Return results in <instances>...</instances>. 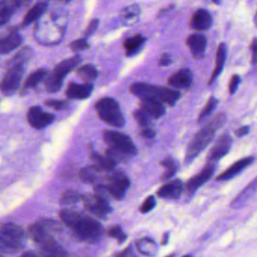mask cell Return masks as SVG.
Returning a JSON list of instances; mask_svg holds the SVG:
<instances>
[{
  "label": "cell",
  "instance_id": "cell-3",
  "mask_svg": "<svg viewBox=\"0 0 257 257\" xmlns=\"http://www.w3.org/2000/svg\"><path fill=\"white\" fill-rule=\"evenodd\" d=\"M225 121V114L220 112L212 117L209 122L204 125L193 138L188 146L186 154V162L191 163L213 140L215 132L222 126Z\"/></svg>",
  "mask_w": 257,
  "mask_h": 257
},
{
  "label": "cell",
  "instance_id": "cell-39",
  "mask_svg": "<svg viewBox=\"0 0 257 257\" xmlns=\"http://www.w3.org/2000/svg\"><path fill=\"white\" fill-rule=\"evenodd\" d=\"M156 206V200L154 196H149L147 197L144 202L142 203V205L140 206V212L143 214H147L149 212H151Z\"/></svg>",
  "mask_w": 257,
  "mask_h": 257
},
{
  "label": "cell",
  "instance_id": "cell-45",
  "mask_svg": "<svg viewBox=\"0 0 257 257\" xmlns=\"http://www.w3.org/2000/svg\"><path fill=\"white\" fill-rule=\"evenodd\" d=\"M114 257H136V253L132 246H127L125 249L115 254Z\"/></svg>",
  "mask_w": 257,
  "mask_h": 257
},
{
  "label": "cell",
  "instance_id": "cell-48",
  "mask_svg": "<svg viewBox=\"0 0 257 257\" xmlns=\"http://www.w3.org/2000/svg\"><path fill=\"white\" fill-rule=\"evenodd\" d=\"M248 132H249V127L248 126H241V127L236 130L235 134H236L237 137L240 138V137H244L245 135H247Z\"/></svg>",
  "mask_w": 257,
  "mask_h": 257
},
{
  "label": "cell",
  "instance_id": "cell-30",
  "mask_svg": "<svg viewBox=\"0 0 257 257\" xmlns=\"http://www.w3.org/2000/svg\"><path fill=\"white\" fill-rule=\"evenodd\" d=\"M76 74L82 81H84V83L91 84L96 79L98 72L94 67V65L84 64L76 69Z\"/></svg>",
  "mask_w": 257,
  "mask_h": 257
},
{
  "label": "cell",
  "instance_id": "cell-46",
  "mask_svg": "<svg viewBox=\"0 0 257 257\" xmlns=\"http://www.w3.org/2000/svg\"><path fill=\"white\" fill-rule=\"evenodd\" d=\"M97 26H98V19H93V20L88 24V26H87V28H86V30H85V32H84V36L87 37V36H89L90 34H92V33L96 30Z\"/></svg>",
  "mask_w": 257,
  "mask_h": 257
},
{
  "label": "cell",
  "instance_id": "cell-53",
  "mask_svg": "<svg viewBox=\"0 0 257 257\" xmlns=\"http://www.w3.org/2000/svg\"><path fill=\"white\" fill-rule=\"evenodd\" d=\"M56 1H59V2H62V3H67V2H69L70 0H56Z\"/></svg>",
  "mask_w": 257,
  "mask_h": 257
},
{
  "label": "cell",
  "instance_id": "cell-11",
  "mask_svg": "<svg viewBox=\"0 0 257 257\" xmlns=\"http://www.w3.org/2000/svg\"><path fill=\"white\" fill-rule=\"evenodd\" d=\"M214 173H215V164L208 163L200 173H198L197 175L192 177L187 182L186 187H185L187 195L193 196L195 194V192L202 185H204L207 181H209L211 179V177L214 175Z\"/></svg>",
  "mask_w": 257,
  "mask_h": 257
},
{
  "label": "cell",
  "instance_id": "cell-41",
  "mask_svg": "<svg viewBox=\"0 0 257 257\" xmlns=\"http://www.w3.org/2000/svg\"><path fill=\"white\" fill-rule=\"evenodd\" d=\"M45 105L59 110L66 108L69 105V102L62 99H47L45 100Z\"/></svg>",
  "mask_w": 257,
  "mask_h": 257
},
{
  "label": "cell",
  "instance_id": "cell-4",
  "mask_svg": "<svg viewBox=\"0 0 257 257\" xmlns=\"http://www.w3.org/2000/svg\"><path fill=\"white\" fill-rule=\"evenodd\" d=\"M130 90L133 94L142 98H151L166 103L170 106L176 104L180 98V92L176 89L168 88L164 86H157L144 82H135L130 86Z\"/></svg>",
  "mask_w": 257,
  "mask_h": 257
},
{
  "label": "cell",
  "instance_id": "cell-43",
  "mask_svg": "<svg viewBox=\"0 0 257 257\" xmlns=\"http://www.w3.org/2000/svg\"><path fill=\"white\" fill-rule=\"evenodd\" d=\"M239 82H240V76L238 74L232 75V77L230 79V82H229V92H230V94H233L236 91Z\"/></svg>",
  "mask_w": 257,
  "mask_h": 257
},
{
  "label": "cell",
  "instance_id": "cell-25",
  "mask_svg": "<svg viewBox=\"0 0 257 257\" xmlns=\"http://www.w3.org/2000/svg\"><path fill=\"white\" fill-rule=\"evenodd\" d=\"M226 45L224 43H220L219 46L217 47V51H216V59H215V66H214V70L211 74V77L208 81L209 84H212L214 82V80L218 77V75L221 73L224 63H225V59H226Z\"/></svg>",
  "mask_w": 257,
  "mask_h": 257
},
{
  "label": "cell",
  "instance_id": "cell-23",
  "mask_svg": "<svg viewBox=\"0 0 257 257\" xmlns=\"http://www.w3.org/2000/svg\"><path fill=\"white\" fill-rule=\"evenodd\" d=\"M47 6H48V3L46 0H41V1H38L37 3H35L24 15L22 25L27 26V25L31 24L32 22L38 20L43 15V13L46 11Z\"/></svg>",
  "mask_w": 257,
  "mask_h": 257
},
{
  "label": "cell",
  "instance_id": "cell-55",
  "mask_svg": "<svg viewBox=\"0 0 257 257\" xmlns=\"http://www.w3.org/2000/svg\"><path fill=\"white\" fill-rule=\"evenodd\" d=\"M166 257H175V254H170V255H168Z\"/></svg>",
  "mask_w": 257,
  "mask_h": 257
},
{
  "label": "cell",
  "instance_id": "cell-44",
  "mask_svg": "<svg viewBox=\"0 0 257 257\" xmlns=\"http://www.w3.org/2000/svg\"><path fill=\"white\" fill-rule=\"evenodd\" d=\"M140 135L142 136V138L149 140V139L154 138L155 135H156V133H155L154 128H152V127H150V126H146V127H143V128L141 130Z\"/></svg>",
  "mask_w": 257,
  "mask_h": 257
},
{
  "label": "cell",
  "instance_id": "cell-29",
  "mask_svg": "<svg viewBox=\"0 0 257 257\" xmlns=\"http://www.w3.org/2000/svg\"><path fill=\"white\" fill-rule=\"evenodd\" d=\"M89 157L91 159V161L93 162V165L96 166L97 168L101 169L102 171L105 172H110L112 170L115 169V164L112 163L108 158H106L105 156H101L99 154H97L96 152H94L93 150L90 149L89 151Z\"/></svg>",
  "mask_w": 257,
  "mask_h": 257
},
{
  "label": "cell",
  "instance_id": "cell-22",
  "mask_svg": "<svg viewBox=\"0 0 257 257\" xmlns=\"http://www.w3.org/2000/svg\"><path fill=\"white\" fill-rule=\"evenodd\" d=\"M190 25L195 30H206L212 25V17L207 10L198 9L193 13Z\"/></svg>",
  "mask_w": 257,
  "mask_h": 257
},
{
  "label": "cell",
  "instance_id": "cell-19",
  "mask_svg": "<svg viewBox=\"0 0 257 257\" xmlns=\"http://www.w3.org/2000/svg\"><path fill=\"white\" fill-rule=\"evenodd\" d=\"M92 88L93 86L90 83L78 84L70 82L66 87L65 95L68 99H84L90 95Z\"/></svg>",
  "mask_w": 257,
  "mask_h": 257
},
{
  "label": "cell",
  "instance_id": "cell-56",
  "mask_svg": "<svg viewBox=\"0 0 257 257\" xmlns=\"http://www.w3.org/2000/svg\"><path fill=\"white\" fill-rule=\"evenodd\" d=\"M183 257H191V256H190V255H184Z\"/></svg>",
  "mask_w": 257,
  "mask_h": 257
},
{
  "label": "cell",
  "instance_id": "cell-5",
  "mask_svg": "<svg viewBox=\"0 0 257 257\" xmlns=\"http://www.w3.org/2000/svg\"><path fill=\"white\" fill-rule=\"evenodd\" d=\"M24 230L14 223H5L0 226V253L13 254L25 245Z\"/></svg>",
  "mask_w": 257,
  "mask_h": 257
},
{
  "label": "cell",
  "instance_id": "cell-31",
  "mask_svg": "<svg viewBox=\"0 0 257 257\" xmlns=\"http://www.w3.org/2000/svg\"><path fill=\"white\" fill-rule=\"evenodd\" d=\"M17 9L13 0H0V26L4 25Z\"/></svg>",
  "mask_w": 257,
  "mask_h": 257
},
{
  "label": "cell",
  "instance_id": "cell-2",
  "mask_svg": "<svg viewBox=\"0 0 257 257\" xmlns=\"http://www.w3.org/2000/svg\"><path fill=\"white\" fill-rule=\"evenodd\" d=\"M30 57L31 49L24 47L8 61L6 73L0 82V90L3 94L11 95L18 89L25 70V64Z\"/></svg>",
  "mask_w": 257,
  "mask_h": 257
},
{
  "label": "cell",
  "instance_id": "cell-1",
  "mask_svg": "<svg viewBox=\"0 0 257 257\" xmlns=\"http://www.w3.org/2000/svg\"><path fill=\"white\" fill-rule=\"evenodd\" d=\"M59 217L62 223L79 241L93 244L101 240L103 229L100 223L94 218L68 209L61 210Z\"/></svg>",
  "mask_w": 257,
  "mask_h": 257
},
{
  "label": "cell",
  "instance_id": "cell-18",
  "mask_svg": "<svg viewBox=\"0 0 257 257\" xmlns=\"http://www.w3.org/2000/svg\"><path fill=\"white\" fill-rule=\"evenodd\" d=\"M108 172L102 171L101 169L97 168L94 165L84 167L79 172V178L84 183H91V184H99L102 180L105 179Z\"/></svg>",
  "mask_w": 257,
  "mask_h": 257
},
{
  "label": "cell",
  "instance_id": "cell-57",
  "mask_svg": "<svg viewBox=\"0 0 257 257\" xmlns=\"http://www.w3.org/2000/svg\"><path fill=\"white\" fill-rule=\"evenodd\" d=\"M0 257H2V256H1V255H0Z\"/></svg>",
  "mask_w": 257,
  "mask_h": 257
},
{
  "label": "cell",
  "instance_id": "cell-6",
  "mask_svg": "<svg viewBox=\"0 0 257 257\" xmlns=\"http://www.w3.org/2000/svg\"><path fill=\"white\" fill-rule=\"evenodd\" d=\"M99 118L106 124L121 127L124 124V118L120 111L119 104L111 97H102L94 105Z\"/></svg>",
  "mask_w": 257,
  "mask_h": 257
},
{
  "label": "cell",
  "instance_id": "cell-10",
  "mask_svg": "<svg viewBox=\"0 0 257 257\" xmlns=\"http://www.w3.org/2000/svg\"><path fill=\"white\" fill-rule=\"evenodd\" d=\"M84 208L92 215L98 218H105L111 212V206L109 205L107 199L97 195V194H85L82 196Z\"/></svg>",
  "mask_w": 257,
  "mask_h": 257
},
{
  "label": "cell",
  "instance_id": "cell-36",
  "mask_svg": "<svg viewBox=\"0 0 257 257\" xmlns=\"http://www.w3.org/2000/svg\"><path fill=\"white\" fill-rule=\"evenodd\" d=\"M218 104V100L215 98V97H210L206 103V105L204 106V108L202 109V111L200 112L199 114V117H198V121L199 122H202L204 121L206 118H208L212 111L215 109V107L217 106Z\"/></svg>",
  "mask_w": 257,
  "mask_h": 257
},
{
  "label": "cell",
  "instance_id": "cell-17",
  "mask_svg": "<svg viewBox=\"0 0 257 257\" xmlns=\"http://www.w3.org/2000/svg\"><path fill=\"white\" fill-rule=\"evenodd\" d=\"M187 46L189 47L192 56L196 59H200L204 56L207 46V38L201 33H193L187 39Z\"/></svg>",
  "mask_w": 257,
  "mask_h": 257
},
{
  "label": "cell",
  "instance_id": "cell-9",
  "mask_svg": "<svg viewBox=\"0 0 257 257\" xmlns=\"http://www.w3.org/2000/svg\"><path fill=\"white\" fill-rule=\"evenodd\" d=\"M60 230V225L51 219H38L30 225L28 229L29 236L38 244L47 240L52 236V233Z\"/></svg>",
  "mask_w": 257,
  "mask_h": 257
},
{
  "label": "cell",
  "instance_id": "cell-28",
  "mask_svg": "<svg viewBox=\"0 0 257 257\" xmlns=\"http://www.w3.org/2000/svg\"><path fill=\"white\" fill-rule=\"evenodd\" d=\"M145 41L146 38L142 35H134L132 37H127L123 41V48L125 50L126 55L132 56L138 53L142 49Z\"/></svg>",
  "mask_w": 257,
  "mask_h": 257
},
{
  "label": "cell",
  "instance_id": "cell-38",
  "mask_svg": "<svg viewBox=\"0 0 257 257\" xmlns=\"http://www.w3.org/2000/svg\"><path fill=\"white\" fill-rule=\"evenodd\" d=\"M134 117H135L136 121L139 123L140 126H142V127L149 126L150 117L143 110H141L140 108H138L134 111Z\"/></svg>",
  "mask_w": 257,
  "mask_h": 257
},
{
  "label": "cell",
  "instance_id": "cell-12",
  "mask_svg": "<svg viewBox=\"0 0 257 257\" xmlns=\"http://www.w3.org/2000/svg\"><path fill=\"white\" fill-rule=\"evenodd\" d=\"M27 121L33 128L41 130L54 121V115L42 110L39 106H32L27 112Z\"/></svg>",
  "mask_w": 257,
  "mask_h": 257
},
{
  "label": "cell",
  "instance_id": "cell-33",
  "mask_svg": "<svg viewBox=\"0 0 257 257\" xmlns=\"http://www.w3.org/2000/svg\"><path fill=\"white\" fill-rule=\"evenodd\" d=\"M63 82V78L58 76L57 74H55L53 71H51L50 73H47V75L45 76V89L48 92H56L60 89L61 85Z\"/></svg>",
  "mask_w": 257,
  "mask_h": 257
},
{
  "label": "cell",
  "instance_id": "cell-42",
  "mask_svg": "<svg viewBox=\"0 0 257 257\" xmlns=\"http://www.w3.org/2000/svg\"><path fill=\"white\" fill-rule=\"evenodd\" d=\"M89 47L87 41L85 39H77L70 43V48L73 51H82Z\"/></svg>",
  "mask_w": 257,
  "mask_h": 257
},
{
  "label": "cell",
  "instance_id": "cell-14",
  "mask_svg": "<svg viewBox=\"0 0 257 257\" xmlns=\"http://www.w3.org/2000/svg\"><path fill=\"white\" fill-rule=\"evenodd\" d=\"M253 162H254V158L253 157H246V158L238 160L233 165H231L226 171L221 173L216 178V181L223 182V181H228V180L233 179L238 174H240L244 169H246L248 166H250Z\"/></svg>",
  "mask_w": 257,
  "mask_h": 257
},
{
  "label": "cell",
  "instance_id": "cell-8",
  "mask_svg": "<svg viewBox=\"0 0 257 257\" xmlns=\"http://www.w3.org/2000/svg\"><path fill=\"white\" fill-rule=\"evenodd\" d=\"M103 184L107 195L115 200H121L126 194L131 182L128 177L120 170H112L107 173Z\"/></svg>",
  "mask_w": 257,
  "mask_h": 257
},
{
  "label": "cell",
  "instance_id": "cell-26",
  "mask_svg": "<svg viewBox=\"0 0 257 257\" xmlns=\"http://www.w3.org/2000/svg\"><path fill=\"white\" fill-rule=\"evenodd\" d=\"M136 248L139 253L145 256H155L158 253V245L154 239L145 237L136 241Z\"/></svg>",
  "mask_w": 257,
  "mask_h": 257
},
{
  "label": "cell",
  "instance_id": "cell-37",
  "mask_svg": "<svg viewBox=\"0 0 257 257\" xmlns=\"http://www.w3.org/2000/svg\"><path fill=\"white\" fill-rule=\"evenodd\" d=\"M107 235L110 238H113L118 241V243H122L126 240L127 235L123 232L122 228L119 225H113L108 228L107 230Z\"/></svg>",
  "mask_w": 257,
  "mask_h": 257
},
{
  "label": "cell",
  "instance_id": "cell-51",
  "mask_svg": "<svg viewBox=\"0 0 257 257\" xmlns=\"http://www.w3.org/2000/svg\"><path fill=\"white\" fill-rule=\"evenodd\" d=\"M21 257H38V256L32 251H28V252H25L24 254H22ZM43 257H47V256H43Z\"/></svg>",
  "mask_w": 257,
  "mask_h": 257
},
{
  "label": "cell",
  "instance_id": "cell-40",
  "mask_svg": "<svg viewBox=\"0 0 257 257\" xmlns=\"http://www.w3.org/2000/svg\"><path fill=\"white\" fill-rule=\"evenodd\" d=\"M139 14V7L137 5H133V6H130V7H126L125 9H123L121 11V16H122V19L124 20H133V19H136V17L138 16Z\"/></svg>",
  "mask_w": 257,
  "mask_h": 257
},
{
  "label": "cell",
  "instance_id": "cell-27",
  "mask_svg": "<svg viewBox=\"0 0 257 257\" xmlns=\"http://www.w3.org/2000/svg\"><path fill=\"white\" fill-rule=\"evenodd\" d=\"M79 62H80V57L75 55L59 62L52 71L58 76L64 78L67 73H69L73 68H75L79 64Z\"/></svg>",
  "mask_w": 257,
  "mask_h": 257
},
{
  "label": "cell",
  "instance_id": "cell-54",
  "mask_svg": "<svg viewBox=\"0 0 257 257\" xmlns=\"http://www.w3.org/2000/svg\"><path fill=\"white\" fill-rule=\"evenodd\" d=\"M214 3H216V4H220V2H221V0H212Z\"/></svg>",
  "mask_w": 257,
  "mask_h": 257
},
{
  "label": "cell",
  "instance_id": "cell-13",
  "mask_svg": "<svg viewBox=\"0 0 257 257\" xmlns=\"http://www.w3.org/2000/svg\"><path fill=\"white\" fill-rule=\"evenodd\" d=\"M232 145V139L228 135L222 136L214 145L212 148L209 157H208V163H216L221 158H223L227 153L229 152Z\"/></svg>",
  "mask_w": 257,
  "mask_h": 257
},
{
  "label": "cell",
  "instance_id": "cell-15",
  "mask_svg": "<svg viewBox=\"0 0 257 257\" xmlns=\"http://www.w3.org/2000/svg\"><path fill=\"white\" fill-rule=\"evenodd\" d=\"M193 81V74L190 69L182 68L176 72H174L168 78V84L173 88H188L191 86Z\"/></svg>",
  "mask_w": 257,
  "mask_h": 257
},
{
  "label": "cell",
  "instance_id": "cell-47",
  "mask_svg": "<svg viewBox=\"0 0 257 257\" xmlns=\"http://www.w3.org/2000/svg\"><path fill=\"white\" fill-rule=\"evenodd\" d=\"M171 55L169 53H164L161 55L160 59H159V65L161 66H167L169 64H171Z\"/></svg>",
  "mask_w": 257,
  "mask_h": 257
},
{
  "label": "cell",
  "instance_id": "cell-52",
  "mask_svg": "<svg viewBox=\"0 0 257 257\" xmlns=\"http://www.w3.org/2000/svg\"><path fill=\"white\" fill-rule=\"evenodd\" d=\"M169 241V233H165L164 236H163V240H162V244L163 245H166Z\"/></svg>",
  "mask_w": 257,
  "mask_h": 257
},
{
  "label": "cell",
  "instance_id": "cell-16",
  "mask_svg": "<svg viewBox=\"0 0 257 257\" xmlns=\"http://www.w3.org/2000/svg\"><path fill=\"white\" fill-rule=\"evenodd\" d=\"M184 185L181 180H172L158 190V196L166 200H177L181 197Z\"/></svg>",
  "mask_w": 257,
  "mask_h": 257
},
{
  "label": "cell",
  "instance_id": "cell-20",
  "mask_svg": "<svg viewBox=\"0 0 257 257\" xmlns=\"http://www.w3.org/2000/svg\"><path fill=\"white\" fill-rule=\"evenodd\" d=\"M22 42V37L16 30H11L0 37V54L8 53L16 49Z\"/></svg>",
  "mask_w": 257,
  "mask_h": 257
},
{
  "label": "cell",
  "instance_id": "cell-7",
  "mask_svg": "<svg viewBox=\"0 0 257 257\" xmlns=\"http://www.w3.org/2000/svg\"><path fill=\"white\" fill-rule=\"evenodd\" d=\"M102 138L108 149L122 156L125 160L132 156H135L138 152L137 147L126 135L115 132L105 130L102 132Z\"/></svg>",
  "mask_w": 257,
  "mask_h": 257
},
{
  "label": "cell",
  "instance_id": "cell-24",
  "mask_svg": "<svg viewBox=\"0 0 257 257\" xmlns=\"http://www.w3.org/2000/svg\"><path fill=\"white\" fill-rule=\"evenodd\" d=\"M255 193H256V180L254 179L250 184H248V186L242 192H240L236 196V198L232 201L230 206L235 209L244 206L255 195Z\"/></svg>",
  "mask_w": 257,
  "mask_h": 257
},
{
  "label": "cell",
  "instance_id": "cell-34",
  "mask_svg": "<svg viewBox=\"0 0 257 257\" xmlns=\"http://www.w3.org/2000/svg\"><path fill=\"white\" fill-rule=\"evenodd\" d=\"M161 165L165 168V171H164V173L162 175V178H161L163 181L169 180L170 178H172L176 174L177 169H178V163L172 157H167L166 159H164L161 162Z\"/></svg>",
  "mask_w": 257,
  "mask_h": 257
},
{
  "label": "cell",
  "instance_id": "cell-35",
  "mask_svg": "<svg viewBox=\"0 0 257 257\" xmlns=\"http://www.w3.org/2000/svg\"><path fill=\"white\" fill-rule=\"evenodd\" d=\"M82 194L76 190H68L65 191L61 198H60V204L62 206H71L74 205L76 203H78L79 201L82 200Z\"/></svg>",
  "mask_w": 257,
  "mask_h": 257
},
{
  "label": "cell",
  "instance_id": "cell-21",
  "mask_svg": "<svg viewBox=\"0 0 257 257\" xmlns=\"http://www.w3.org/2000/svg\"><path fill=\"white\" fill-rule=\"evenodd\" d=\"M140 109L143 110L149 117L159 118L165 113L163 103L151 98H142L140 101Z\"/></svg>",
  "mask_w": 257,
  "mask_h": 257
},
{
  "label": "cell",
  "instance_id": "cell-49",
  "mask_svg": "<svg viewBox=\"0 0 257 257\" xmlns=\"http://www.w3.org/2000/svg\"><path fill=\"white\" fill-rule=\"evenodd\" d=\"M15 5L17 6V8H22L24 6H26L27 4L30 3L31 0H13Z\"/></svg>",
  "mask_w": 257,
  "mask_h": 257
},
{
  "label": "cell",
  "instance_id": "cell-50",
  "mask_svg": "<svg viewBox=\"0 0 257 257\" xmlns=\"http://www.w3.org/2000/svg\"><path fill=\"white\" fill-rule=\"evenodd\" d=\"M251 52H252V62L254 63L256 58H255V54H256V39L254 38L251 44Z\"/></svg>",
  "mask_w": 257,
  "mask_h": 257
},
{
  "label": "cell",
  "instance_id": "cell-32",
  "mask_svg": "<svg viewBox=\"0 0 257 257\" xmlns=\"http://www.w3.org/2000/svg\"><path fill=\"white\" fill-rule=\"evenodd\" d=\"M46 75H47V70L44 68H39V69L33 71L32 73H30L28 75V77L24 81V85H23L24 89L34 88L41 80H43L45 78Z\"/></svg>",
  "mask_w": 257,
  "mask_h": 257
}]
</instances>
